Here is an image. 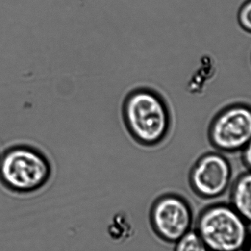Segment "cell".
<instances>
[{
	"label": "cell",
	"instance_id": "7",
	"mask_svg": "<svg viewBox=\"0 0 251 251\" xmlns=\"http://www.w3.org/2000/svg\"><path fill=\"white\" fill-rule=\"evenodd\" d=\"M229 203L251 225V170L240 174L231 183Z\"/></svg>",
	"mask_w": 251,
	"mask_h": 251
},
{
	"label": "cell",
	"instance_id": "11",
	"mask_svg": "<svg viewBox=\"0 0 251 251\" xmlns=\"http://www.w3.org/2000/svg\"><path fill=\"white\" fill-rule=\"evenodd\" d=\"M251 251V231L249 241H248L247 245H246V248H245L244 251Z\"/></svg>",
	"mask_w": 251,
	"mask_h": 251
},
{
	"label": "cell",
	"instance_id": "6",
	"mask_svg": "<svg viewBox=\"0 0 251 251\" xmlns=\"http://www.w3.org/2000/svg\"><path fill=\"white\" fill-rule=\"evenodd\" d=\"M231 162L221 152L204 153L199 158L189 174V184L193 193L204 200L224 196L232 183Z\"/></svg>",
	"mask_w": 251,
	"mask_h": 251
},
{
	"label": "cell",
	"instance_id": "4",
	"mask_svg": "<svg viewBox=\"0 0 251 251\" xmlns=\"http://www.w3.org/2000/svg\"><path fill=\"white\" fill-rule=\"evenodd\" d=\"M208 138L221 153L241 152L251 140V105L234 103L220 110L209 125Z\"/></svg>",
	"mask_w": 251,
	"mask_h": 251
},
{
	"label": "cell",
	"instance_id": "10",
	"mask_svg": "<svg viewBox=\"0 0 251 251\" xmlns=\"http://www.w3.org/2000/svg\"><path fill=\"white\" fill-rule=\"evenodd\" d=\"M242 161L247 170H251V140L241 151Z\"/></svg>",
	"mask_w": 251,
	"mask_h": 251
},
{
	"label": "cell",
	"instance_id": "8",
	"mask_svg": "<svg viewBox=\"0 0 251 251\" xmlns=\"http://www.w3.org/2000/svg\"><path fill=\"white\" fill-rule=\"evenodd\" d=\"M174 244V251H209L195 229L190 230Z\"/></svg>",
	"mask_w": 251,
	"mask_h": 251
},
{
	"label": "cell",
	"instance_id": "9",
	"mask_svg": "<svg viewBox=\"0 0 251 251\" xmlns=\"http://www.w3.org/2000/svg\"><path fill=\"white\" fill-rule=\"evenodd\" d=\"M239 26L251 35V0H245L239 7L237 14Z\"/></svg>",
	"mask_w": 251,
	"mask_h": 251
},
{
	"label": "cell",
	"instance_id": "5",
	"mask_svg": "<svg viewBox=\"0 0 251 251\" xmlns=\"http://www.w3.org/2000/svg\"><path fill=\"white\" fill-rule=\"evenodd\" d=\"M149 221L153 232L160 240L175 243L193 229L194 216L185 198L176 193H166L153 201Z\"/></svg>",
	"mask_w": 251,
	"mask_h": 251
},
{
	"label": "cell",
	"instance_id": "1",
	"mask_svg": "<svg viewBox=\"0 0 251 251\" xmlns=\"http://www.w3.org/2000/svg\"><path fill=\"white\" fill-rule=\"evenodd\" d=\"M122 115L127 131L142 146L160 144L171 131L169 107L163 97L151 88H136L128 93L124 101Z\"/></svg>",
	"mask_w": 251,
	"mask_h": 251
},
{
	"label": "cell",
	"instance_id": "2",
	"mask_svg": "<svg viewBox=\"0 0 251 251\" xmlns=\"http://www.w3.org/2000/svg\"><path fill=\"white\" fill-rule=\"evenodd\" d=\"M51 176L50 160L36 148L17 145L0 156V182L11 193H35L48 183Z\"/></svg>",
	"mask_w": 251,
	"mask_h": 251
},
{
	"label": "cell",
	"instance_id": "3",
	"mask_svg": "<svg viewBox=\"0 0 251 251\" xmlns=\"http://www.w3.org/2000/svg\"><path fill=\"white\" fill-rule=\"evenodd\" d=\"M195 224V230L209 251H243L251 231L250 224L230 203L206 206Z\"/></svg>",
	"mask_w": 251,
	"mask_h": 251
}]
</instances>
